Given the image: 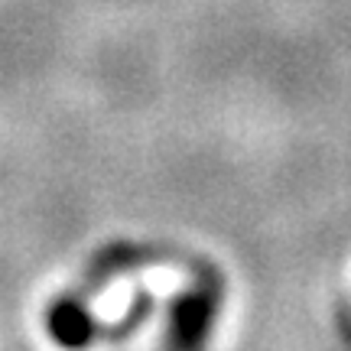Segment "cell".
Instances as JSON below:
<instances>
[{"instance_id":"2","label":"cell","mask_w":351,"mask_h":351,"mask_svg":"<svg viewBox=\"0 0 351 351\" xmlns=\"http://www.w3.org/2000/svg\"><path fill=\"white\" fill-rule=\"evenodd\" d=\"M46 326H49V335L59 345H88L91 339H98L101 328L95 322V315L78 296H62L59 302H52L49 315H46Z\"/></svg>"},{"instance_id":"1","label":"cell","mask_w":351,"mask_h":351,"mask_svg":"<svg viewBox=\"0 0 351 351\" xmlns=\"http://www.w3.org/2000/svg\"><path fill=\"white\" fill-rule=\"evenodd\" d=\"M221 280L215 270H205L199 283H192L186 293H179L169 306V332L166 341L176 348H192L212 335L215 315L221 309Z\"/></svg>"}]
</instances>
